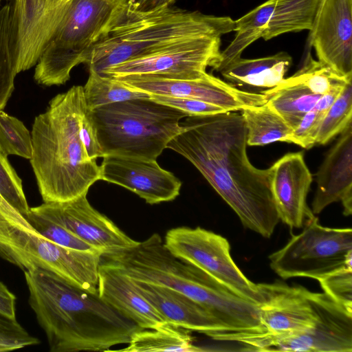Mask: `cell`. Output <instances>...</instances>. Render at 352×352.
<instances>
[{"label":"cell","mask_w":352,"mask_h":352,"mask_svg":"<svg viewBox=\"0 0 352 352\" xmlns=\"http://www.w3.org/2000/svg\"><path fill=\"white\" fill-rule=\"evenodd\" d=\"M114 78L150 96L197 99L217 105L227 111L262 105L267 100L262 92L238 89L208 73L193 79H170L151 75H130Z\"/></svg>","instance_id":"2e32d148"},{"label":"cell","mask_w":352,"mask_h":352,"mask_svg":"<svg viewBox=\"0 0 352 352\" xmlns=\"http://www.w3.org/2000/svg\"><path fill=\"white\" fill-rule=\"evenodd\" d=\"M257 285L263 297L258 306L264 332L231 331L226 336L227 341L243 344L245 351H256L264 342L298 334L314 325L316 314L306 288L279 281Z\"/></svg>","instance_id":"7c38bea8"},{"label":"cell","mask_w":352,"mask_h":352,"mask_svg":"<svg viewBox=\"0 0 352 352\" xmlns=\"http://www.w3.org/2000/svg\"><path fill=\"white\" fill-rule=\"evenodd\" d=\"M131 280L138 292L168 324L210 338L217 333L230 331L207 309L185 295L166 287Z\"/></svg>","instance_id":"44dd1931"},{"label":"cell","mask_w":352,"mask_h":352,"mask_svg":"<svg viewBox=\"0 0 352 352\" xmlns=\"http://www.w3.org/2000/svg\"><path fill=\"white\" fill-rule=\"evenodd\" d=\"M292 63V58L285 52L254 59L241 56L219 72L228 83L236 87L265 91L280 84Z\"/></svg>","instance_id":"603a6c76"},{"label":"cell","mask_w":352,"mask_h":352,"mask_svg":"<svg viewBox=\"0 0 352 352\" xmlns=\"http://www.w3.org/2000/svg\"><path fill=\"white\" fill-rule=\"evenodd\" d=\"M320 0H267L234 21V39L221 51L219 72L241 57L258 38L267 41L280 34L310 30Z\"/></svg>","instance_id":"4fadbf2b"},{"label":"cell","mask_w":352,"mask_h":352,"mask_svg":"<svg viewBox=\"0 0 352 352\" xmlns=\"http://www.w3.org/2000/svg\"><path fill=\"white\" fill-rule=\"evenodd\" d=\"M269 259L272 270L283 279L305 277L318 281L352 267V230L322 226L314 215Z\"/></svg>","instance_id":"9c48e42d"},{"label":"cell","mask_w":352,"mask_h":352,"mask_svg":"<svg viewBox=\"0 0 352 352\" xmlns=\"http://www.w3.org/2000/svg\"><path fill=\"white\" fill-rule=\"evenodd\" d=\"M351 80L338 75L329 67L313 59L309 51L302 66L293 76L284 78L280 84H302L311 92L322 96L333 87L345 84Z\"/></svg>","instance_id":"f1b7e54d"},{"label":"cell","mask_w":352,"mask_h":352,"mask_svg":"<svg viewBox=\"0 0 352 352\" xmlns=\"http://www.w3.org/2000/svg\"><path fill=\"white\" fill-rule=\"evenodd\" d=\"M28 303L50 352L107 351L140 329L93 294L41 269L25 271Z\"/></svg>","instance_id":"7a4b0ae2"},{"label":"cell","mask_w":352,"mask_h":352,"mask_svg":"<svg viewBox=\"0 0 352 352\" xmlns=\"http://www.w3.org/2000/svg\"><path fill=\"white\" fill-rule=\"evenodd\" d=\"M1 0H0V3H1Z\"/></svg>","instance_id":"60d3db41"},{"label":"cell","mask_w":352,"mask_h":352,"mask_svg":"<svg viewBox=\"0 0 352 352\" xmlns=\"http://www.w3.org/2000/svg\"><path fill=\"white\" fill-rule=\"evenodd\" d=\"M150 98L160 103L179 109L188 116H211L227 112L217 105L188 98L151 95Z\"/></svg>","instance_id":"d590c367"},{"label":"cell","mask_w":352,"mask_h":352,"mask_svg":"<svg viewBox=\"0 0 352 352\" xmlns=\"http://www.w3.org/2000/svg\"><path fill=\"white\" fill-rule=\"evenodd\" d=\"M8 155L0 146V195L23 216L29 210L22 180L10 164Z\"/></svg>","instance_id":"d6a6232c"},{"label":"cell","mask_w":352,"mask_h":352,"mask_svg":"<svg viewBox=\"0 0 352 352\" xmlns=\"http://www.w3.org/2000/svg\"><path fill=\"white\" fill-rule=\"evenodd\" d=\"M80 136L87 153L91 159L96 160L103 157L96 129L90 111L87 108L86 104L80 118Z\"/></svg>","instance_id":"74e56055"},{"label":"cell","mask_w":352,"mask_h":352,"mask_svg":"<svg viewBox=\"0 0 352 352\" xmlns=\"http://www.w3.org/2000/svg\"><path fill=\"white\" fill-rule=\"evenodd\" d=\"M126 8L127 0H70L35 65L34 80L45 86L64 85L74 67L86 64L95 45Z\"/></svg>","instance_id":"ba28073f"},{"label":"cell","mask_w":352,"mask_h":352,"mask_svg":"<svg viewBox=\"0 0 352 352\" xmlns=\"http://www.w3.org/2000/svg\"><path fill=\"white\" fill-rule=\"evenodd\" d=\"M98 294L105 302L141 329H156L168 324L138 292L132 280L113 263L102 258L99 267Z\"/></svg>","instance_id":"7402d4cb"},{"label":"cell","mask_w":352,"mask_h":352,"mask_svg":"<svg viewBox=\"0 0 352 352\" xmlns=\"http://www.w3.org/2000/svg\"><path fill=\"white\" fill-rule=\"evenodd\" d=\"M340 134L316 173L311 209L314 214L338 201L345 216L352 214V121Z\"/></svg>","instance_id":"ffe728a7"},{"label":"cell","mask_w":352,"mask_h":352,"mask_svg":"<svg viewBox=\"0 0 352 352\" xmlns=\"http://www.w3.org/2000/svg\"><path fill=\"white\" fill-rule=\"evenodd\" d=\"M15 33L14 1L11 0L0 9V111L14 91L17 74Z\"/></svg>","instance_id":"4316f807"},{"label":"cell","mask_w":352,"mask_h":352,"mask_svg":"<svg viewBox=\"0 0 352 352\" xmlns=\"http://www.w3.org/2000/svg\"><path fill=\"white\" fill-rule=\"evenodd\" d=\"M0 146L6 155H16L30 160L32 135L18 118L0 111Z\"/></svg>","instance_id":"4dcf8cb0"},{"label":"cell","mask_w":352,"mask_h":352,"mask_svg":"<svg viewBox=\"0 0 352 352\" xmlns=\"http://www.w3.org/2000/svg\"><path fill=\"white\" fill-rule=\"evenodd\" d=\"M221 34L178 41L145 56L104 70L101 75L117 78L151 75L170 79H193L204 76L206 68L214 70L221 59Z\"/></svg>","instance_id":"8fae6325"},{"label":"cell","mask_w":352,"mask_h":352,"mask_svg":"<svg viewBox=\"0 0 352 352\" xmlns=\"http://www.w3.org/2000/svg\"><path fill=\"white\" fill-rule=\"evenodd\" d=\"M16 296L0 280V314L16 319Z\"/></svg>","instance_id":"f35d334b"},{"label":"cell","mask_w":352,"mask_h":352,"mask_svg":"<svg viewBox=\"0 0 352 352\" xmlns=\"http://www.w3.org/2000/svg\"><path fill=\"white\" fill-rule=\"evenodd\" d=\"M324 114L315 108L307 113L302 120L287 138V142L296 144L304 148H310L316 144V137Z\"/></svg>","instance_id":"8d00e7d4"},{"label":"cell","mask_w":352,"mask_h":352,"mask_svg":"<svg viewBox=\"0 0 352 352\" xmlns=\"http://www.w3.org/2000/svg\"><path fill=\"white\" fill-rule=\"evenodd\" d=\"M352 121V84L347 82L326 113L320 124L316 144H325L340 134Z\"/></svg>","instance_id":"f546056e"},{"label":"cell","mask_w":352,"mask_h":352,"mask_svg":"<svg viewBox=\"0 0 352 352\" xmlns=\"http://www.w3.org/2000/svg\"><path fill=\"white\" fill-rule=\"evenodd\" d=\"M246 127L247 144L263 146L286 142L293 130L267 103L241 110Z\"/></svg>","instance_id":"484cf974"},{"label":"cell","mask_w":352,"mask_h":352,"mask_svg":"<svg viewBox=\"0 0 352 352\" xmlns=\"http://www.w3.org/2000/svg\"><path fill=\"white\" fill-rule=\"evenodd\" d=\"M133 280L161 285L193 300L230 331L263 333L258 306L237 296L196 267L175 257L155 233L135 248L109 256Z\"/></svg>","instance_id":"277c9868"},{"label":"cell","mask_w":352,"mask_h":352,"mask_svg":"<svg viewBox=\"0 0 352 352\" xmlns=\"http://www.w3.org/2000/svg\"><path fill=\"white\" fill-rule=\"evenodd\" d=\"M40 340L30 335L16 319L0 314V352L36 345Z\"/></svg>","instance_id":"e575fe53"},{"label":"cell","mask_w":352,"mask_h":352,"mask_svg":"<svg viewBox=\"0 0 352 352\" xmlns=\"http://www.w3.org/2000/svg\"><path fill=\"white\" fill-rule=\"evenodd\" d=\"M30 208L64 227L102 256L120 254L140 243L95 209L89 204L87 194L65 201L43 202Z\"/></svg>","instance_id":"9a60e30c"},{"label":"cell","mask_w":352,"mask_h":352,"mask_svg":"<svg viewBox=\"0 0 352 352\" xmlns=\"http://www.w3.org/2000/svg\"><path fill=\"white\" fill-rule=\"evenodd\" d=\"M164 243L175 257L196 267L240 296L259 305L263 297L255 284L238 267L228 241L200 227H177L166 233Z\"/></svg>","instance_id":"30bf717a"},{"label":"cell","mask_w":352,"mask_h":352,"mask_svg":"<svg viewBox=\"0 0 352 352\" xmlns=\"http://www.w3.org/2000/svg\"><path fill=\"white\" fill-rule=\"evenodd\" d=\"M270 168L279 220L290 228H302L315 215L306 201L313 179L303 153H289Z\"/></svg>","instance_id":"d6986e66"},{"label":"cell","mask_w":352,"mask_h":352,"mask_svg":"<svg viewBox=\"0 0 352 352\" xmlns=\"http://www.w3.org/2000/svg\"><path fill=\"white\" fill-rule=\"evenodd\" d=\"M100 168V180L122 186L148 204L173 201L180 192L181 181L157 160L105 155Z\"/></svg>","instance_id":"ac0fdd59"},{"label":"cell","mask_w":352,"mask_h":352,"mask_svg":"<svg viewBox=\"0 0 352 352\" xmlns=\"http://www.w3.org/2000/svg\"><path fill=\"white\" fill-rule=\"evenodd\" d=\"M234 30V21L198 11L164 7L147 12L126 8L119 21L95 45L86 64L101 74L107 69L185 38Z\"/></svg>","instance_id":"5b68a950"},{"label":"cell","mask_w":352,"mask_h":352,"mask_svg":"<svg viewBox=\"0 0 352 352\" xmlns=\"http://www.w3.org/2000/svg\"><path fill=\"white\" fill-rule=\"evenodd\" d=\"M102 256L98 251L77 250L52 242L0 195V258L23 272L36 268L52 272L97 294Z\"/></svg>","instance_id":"52a82bcc"},{"label":"cell","mask_w":352,"mask_h":352,"mask_svg":"<svg viewBox=\"0 0 352 352\" xmlns=\"http://www.w3.org/2000/svg\"><path fill=\"white\" fill-rule=\"evenodd\" d=\"M175 0H127V8L135 12H147L170 6Z\"/></svg>","instance_id":"ab89813d"},{"label":"cell","mask_w":352,"mask_h":352,"mask_svg":"<svg viewBox=\"0 0 352 352\" xmlns=\"http://www.w3.org/2000/svg\"><path fill=\"white\" fill-rule=\"evenodd\" d=\"M307 295L316 314L314 325L302 333L264 342L256 351H352V311L324 292L308 290Z\"/></svg>","instance_id":"5bb4252c"},{"label":"cell","mask_w":352,"mask_h":352,"mask_svg":"<svg viewBox=\"0 0 352 352\" xmlns=\"http://www.w3.org/2000/svg\"><path fill=\"white\" fill-rule=\"evenodd\" d=\"M266 95V103L292 129L299 124L321 96L311 92L302 84H279L276 87L261 91Z\"/></svg>","instance_id":"d4e9b609"},{"label":"cell","mask_w":352,"mask_h":352,"mask_svg":"<svg viewBox=\"0 0 352 352\" xmlns=\"http://www.w3.org/2000/svg\"><path fill=\"white\" fill-rule=\"evenodd\" d=\"M324 292L352 311V267H344L318 280Z\"/></svg>","instance_id":"836d02e7"},{"label":"cell","mask_w":352,"mask_h":352,"mask_svg":"<svg viewBox=\"0 0 352 352\" xmlns=\"http://www.w3.org/2000/svg\"><path fill=\"white\" fill-rule=\"evenodd\" d=\"M85 107L83 87L76 85L55 96L34 119L30 163L43 202L74 199L100 180V166L80 136Z\"/></svg>","instance_id":"3957f363"},{"label":"cell","mask_w":352,"mask_h":352,"mask_svg":"<svg viewBox=\"0 0 352 352\" xmlns=\"http://www.w3.org/2000/svg\"><path fill=\"white\" fill-rule=\"evenodd\" d=\"M25 217L38 232L58 245L77 250L97 251L64 227L30 208Z\"/></svg>","instance_id":"1f68e13d"},{"label":"cell","mask_w":352,"mask_h":352,"mask_svg":"<svg viewBox=\"0 0 352 352\" xmlns=\"http://www.w3.org/2000/svg\"><path fill=\"white\" fill-rule=\"evenodd\" d=\"M309 31L318 61L352 79V0H320Z\"/></svg>","instance_id":"e0dca14e"},{"label":"cell","mask_w":352,"mask_h":352,"mask_svg":"<svg viewBox=\"0 0 352 352\" xmlns=\"http://www.w3.org/2000/svg\"><path fill=\"white\" fill-rule=\"evenodd\" d=\"M185 118L182 131L167 148L195 166L245 228L270 238L279 221L270 168L259 169L249 160L241 114L227 111Z\"/></svg>","instance_id":"6da1fadb"},{"label":"cell","mask_w":352,"mask_h":352,"mask_svg":"<svg viewBox=\"0 0 352 352\" xmlns=\"http://www.w3.org/2000/svg\"><path fill=\"white\" fill-rule=\"evenodd\" d=\"M83 87L85 102L89 110L107 104L137 98H148L147 93L128 87L116 78L89 70Z\"/></svg>","instance_id":"83f0119b"},{"label":"cell","mask_w":352,"mask_h":352,"mask_svg":"<svg viewBox=\"0 0 352 352\" xmlns=\"http://www.w3.org/2000/svg\"><path fill=\"white\" fill-rule=\"evenodd\" d=\"M190 331L166 324L156 329H140L132 335L124 352H197L204 349L194 344Z\"/></svg>","instance_id":"cb8c5ba5"},{"label":"cell","mask_w":352,"mask_h":352,"mask_svg":"<svg viewBox=\"0 0 352 352\" xmlns=\"http://www.w3.org/2000/svg\"><path fill=\"white\" fill-rule=\"evenodd\" d=\"M90 113L103 157L153 160L182 131L180 121L188 116L151 98L107 104L91 110Z\"/></svg>","instance_id":"8992f818"}]
</instances>
